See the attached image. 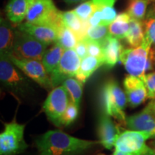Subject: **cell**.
I'll use <instances>...</instances> for the list:
<instances>
[{
	"label": "cell",
	"mask_w": 155,
	"mask_h": 155,
	"mask_svg": "<svg viewBox=\"0 0 155 155\" xmlns=\"http://www.w3.org/2000/svg\"><path fill=\"white\" fill-rule=\"evenodd\" d=\"M98 155H105V154H98ZM113 155H124V154H121V153L120 152H119V151H118V150H114V152Z\"/></svg>",
	"instance_id": "37"
},
{
	"label": "cell",
	"mask_w": 155,
	"mask_h": 155,
	"mask_svg": "<svg viewBox=\"0 0 155 155\" xmlns=\"http://www.w3.org/2000/svg\"><path fill=\"white\" fill-rule=\"evenodd\" d=\"M68 92L63 85L53 88L43 104V110L54 125L61 127V119L70 103Z\"/></svg>",
	"instance_id": "9"
},
{
	"label": "cell",
	"mask_w": 155,
	"mask_h": 155,
	"mask_svg": "<svg viewBox=\"0 0 155 155\" xmlns=\"http://www.w3.org/2000/svg\"><path fill=\"white\" fill-rule=\"evenodd\" d=\"M144 41L148 42L155 50V5L150 6L143 21Z\"/></svg>",
	"instance_id": "24"
},
{
	"label": "cell",
	"mask_w": 155,
	"mask_h": 155,
	"mask_svg": "<svg viewBox=\"0 0 155 155\" xmlns=\"http://www.w3.org/2000/svg\"><path fill=\"white\" fill-rule=\"evenodd\" d=\"M101 103L104 113L125 123L127 98L116 81L109 80L104 83L101 91Z\"/></svg>",
	"instance_id": "4"
},
{
	"label": "cell",
	"mask_w": 155,
	"mask_h": 155,
	"mask_svg": "<svg viewBox=\"0 0 155 155\" xmlns=\"http://www.w3.org/2000/svg\"><path fill=\"white\" fill-rule=\"evenodd\" d=\"M0 80L6 90L19 98H26L34 92L31 79L17 68L8 57L1 56Z\"/></svg>",
	"instance_id": "3"
},
{
	"label": "cell",
	"mask_w": 155,
	"mask_h": 155,
	"mask_svg": "<svg viewBox=\"0 0 155 155\" xmlns=\"http://www.w3.org/2000/svg\"><path fill=\"white\" fill-rule=\"evenodd\" d=\"M10 61L19 68L29 78L42 88L49 91L53 88L49 73L47 72L41 61L32 59H19L10 55Z\"/></svg>",
	"instance_id": "10"
},
{
	"label": "cell",
	"mask_w": 155,
	"mask_h": 155,
	"mask_svg": "<svg viewBox=\"0 0 155 155\" xmlns=\"http://www.w3.org/2000/svg\"><path fill=\"white\" fill-rule=\"evenodd\" d=\"M141 79L144 81L147 88L148 98L155 99V71L146 73Z\"/></svg>",
	"instance_id": "33"
},
{
	"label": "cell",
	"mask_w": 155,
	"mask_h": 155,
	"mask_svg": "<svg viewBox=\"0 0 155 155\" xmlns=\"http://www.w3.org/2000/svg\"><path fill=\"white\" fill-rule=\"evenodd\" d=\"M73 11L81 19L87 21L93 15V13L96 11V8L91 0H88L78 6Z\"/></svg>",
	"instance_id": "30"
},
{
	"label": "cell",
	"mask_w": 155,
	"mask_h": 155,
	"mask_svg": "<svg viewBox=\"0 0 155 155\" xmlns=\"http://www.w3.org/2000/svg\"><path fill=\"white\" fill-rule=\"evenodd\" d=\"M104 65V61L100 58L88 55L82 59L80 68L75 75V78L84 84L88 78L98 68Z\"/></svg>",
	"instance_id": "20"
},
{
	"label": "cell",
	"mask_w": 155,
	"mask_h": 155,
	"mask_svg": "<svg viewBox=\"0 0 155 155\" xmlns=\"http://www.w3.org/2000/svg\"><path fill=\"white\" fill-rule=\"evenodd\" d=\"M32 0H9L5 7L6 15L12 23H22L28 13Z\"/></svg>",
	"instance_id": "18"
},
{
	"label": "cell",
	"mask_w": 155,
	"mask_h": 155,
	"mask_svg": "<svg viewBox=\"0 0 155 155\" xmlns=\"http://www.w3.org/2000/svg\"><path fill=\"white\" fill-rule=\"evenodd\" d=\"M101 12V25H109L116 18V12L114 6L108 5L98 9Z\"/></svg>",
	"instance_id": "31"
},
{
	"label": "cell",
	"mask_w": 155,
	"mask_h": 155,
	"mask_svg": "<svg viewBox=\"0 0 155 155\" xmlns=\"http://www.w3.org/2000/svg\"><path fill=\"white\" fill-rule=\"evenodd\" d=\"M98 144L99 141L78 139L61 130L48 131L35 140L40 155H80Z\"/></svg>",
	"instance_id": "1"
},
{
	"label": "cell",
	"mask_w": 155,
	"mask_h": 155,
	"mask_svg": "<svg viewBox=\"0 0 155 155\" xmlns=\"http://www.w3.org/2000/svg\"><path fill=\"white\" fill-rule=\"evenodd\" d=\"M125 39L131 48H137L140 46L144 40L143 21L131 18L129 30Z\"/></svg>",
	"instance_id": "23"
},
{
	"label": "cell",
	"mask_w": 155,
	"mask_h": 155,
	"mask_svg": "<svg viewBox=\"0 0 155 155\" xmlns=\"http://www.w3.org/2000/svg\"><path fill=\"white\" fill-rule=\"evenodd\" d=\"M17 29L31 35L47 45L57 42L58 30L51 25H35L25 22L17 25Z\"/></svg>",
	"instance_id": "15"
},
{
	"label": "cell",
	"mask_w": 155,
	"mask_h": 155,
	"mask_svg": "<svg viewBox=\"0 0 155 155\" xmlns=\"http://www.w3.org/2000/svg\"><path fill=\"white\" fill-rule=\"evenodd\" d=\"M104 50V65L113 68L120 61L123 50V46L119 39L110 35L101 44Z\"/></svg>",
	"instance_id": "17"
},
{
	"label": "cell",
	"mask_w": 155,
	"mask_h": 155,
	"mask_svg": "<svg viewBox=\"0 0 155 155\" xmlns=\"http://www.w3.org/2000/svg\"><path fill=\"white\" fill-rule=\"evenodd\" d=\"M78 113L79 107L75 105L74 103L71 100L67 109L65 110V113H64L63 117H62L61 127H63V126L68 127V126L71 125V124L73 123L78 116Z\"/></svg>",
	"instance_id": "29"
},
{
	"label": "cell",
	"mask_w": 155,
	"mask_h": 155,
	"mask_svg": "<svg viewBox=\"0 0 155 155\" xmlns=\"http://www.w3.org/2000/svg\"><path fill=\"white\" fill-rule=\"evenodd\" d=\"M62 17L64 25L75 32L78 40L86 38L88 28H90L88 20L83 21L81 19L73 10L62 12Z\"/></svg>",
	"instance_id": "19"
},
{
	"label": "cell",
	"mask_w": 155,
	"mask_h": 155,
	"mask_svg": "<svg viewBox=\"0 0 155 155\" xmlns=\"http://www.w3.org/2000/svg\"><path fill=\"white\" fill-rule=\"evenodd\" d=\"M5 129L0 134V155H17L28 148L24 139L25 124H18L15 119L5 123Z\"/></svg>",
	"instance_id": "7"
},
{
	"label": "cell",
	"mask_w": 155,
	"mask_h": 155,
	"mask_svg": "<svg viewBox=\"0 0 155 155\" xmlns=\"http://www.w3.org/2000/svg\"><path fill=\"white\" fill-rule=\"evenodd\" d=\"M25 19L30 24L51 25L58 30L65 25L62 12L53 0H32Z\"/></svg>",
	"instance_id": "5"
},
{
	"label": "cell",
	"mask_w": 155,
	"mask_h": 155,
	"mask_svg": "<svg viewBox=\"0 0 155 155\" xmlns=\"http://www.w3.org/2000/svg\"><path fill=\"white\" fill-rule=\"evenodd\" d=\"M150 139H152V136L147 131L129 129L119 134L114 147L124 155H152L155 149L146 144Z\"/></svg>",
	"instance_id": "6"
},
{
	"label": "cell",
	"mask_w": 155,
	"mask_h": 155,
	"mask_svg": "<svg viewBox=\"0 0 155 155\" xmlns=\"http://www.w3.org/2000/svg\"><path fill=\"white\" fill-rule=\"evenodd\" d=\"M120 61L128 74L141 78L155 65V50L144 40L139 47L124 50Z\"/></svg>",
	"instance_id": "2"
},
{
	"label": "cell",
	"mask_w": 155,
	"mask_h": 155,
	"mask_svg": "<svg viewBox=\"0 0 155 155\" xmlns=\"http://www.w3.org/2000/svg\"><path fill=\"white\" fill-rule=\"evenodd\" d=\"M48 45L27 32L17 29L15 45L11 55L19 59L41 61Z\"/></svg>",
	"instance_id": "8"
},
{
	"label": "cell",
	"mask_w": 155,
	"mask_h": 155,
	"mask_svg": "<svg viewBox=\"0 0 155 155\" xmlns=\"http://www.w3.org/2000/svg\"><path fill=\"white\" fill-rule=\"evenodd\" d=\"M84 39L87 44L88 55L104 60V50H103L101 44L87 38H85Z\"/></svg>",
	"instance_id": "32"
},
{
	"label": "cell",
	"mask_w": 155,
	"mask_h": 155,
	"mask_svg": "<svg viewBox=\"0 0 155 155\" xmlns=\"http://www.w3.org/2000/svg\"><path fill=\"white\" fill-rule=\"evenodd\" d=\"M152 155H155V152H154V154H153Z\"/></svg>",
	"instance_id": "38"
},
{
	"label": "cell",
	"mask_w": 155,
	"mask_h": 155,
	"mask_svg": "<svg viewBox=\"0 0 155 155\" xmlns=\"http://www.w3.org/2000/svg\"><path fill=\"white\" fill-rule=\"evenodd\" d=\"M120 133L119 127L116 124L111 116L105 113L101 115L98 124V136L101 144L104 148L112 150Z\"/></svg>",
	"instance_id": "14"
},
{
	"label": "cell",
	"mask_w": 155,
	"mask_h": 155,
	"mask_svg": "<svg viewBox=\"0 0 155 155\" xmlns=\"http://www.w3.org/2000/svg\"><path fill=\"white\" fill-rule=\"evenodd\" d=\"M125 124L129 130L147 131L155 138V99L141 111L127 117Z\"/></svg>",
	"instance_id": "12"
},
{
	"label": "cell",
	"mask_w": 155,
	"mask_h": 155,
	"mask_svg": "<svg viewBox=\"0 0 155 155\" xmlns=\"http://www.w3.org/2000/svg\"><path fill=\"white\" fill-rule=\"evenodd\" d=\"M62 85L68 92L71 100L79 107L83 94V83L78 81L76 78L71 77L65 79Z\"/></svg>",
	"instance_id": "26"
},
{
	"label": "cell",
	"mask_w": 155,
	"mask_h": 155,
	"mask_svg": "<svg viewBox=\"0 0 155 155\" xmlns=\"http://www.w3.org/2000/svg\"><path fill=\"white\" fill-rule=\"evenodd\" d=\"M81 63V58L74 49L65 50L57 68L50 74L53 88L60 86L68 78L75 77Z\"/></svg>",
	"instance_id": "11"
},
{
	"label": "cell",
	"mask_w": 155,
	"mask_h": 155,
	"mask_svg": "<svg viewBox=\"0 0 155 155\" xmlns=\"http://www.w3.org/2000/svg\"><path fill=\"white\" fill-rule=\"evenodd\" d=\"M75 50L81 59H83L86 56H88V48H87V44L85 39L78 40L75 48Z\"/></svg>",
	"instance_id": "34"
},
{
	"label": "cell",
	"mask_w": 155,
	"mask_h": 155,
	"mask_svg": "<svg viewBox=\"0 0 155 155\" xmlns=\"http://www.w3.org/2000/svg\"><path fill=\"white\" fill-rule=\"evenodd\" d=\"M131 17L127 12H121L108 25V30L111 36L119 40L127 38L130 27Z\"/></svg>",
	"instance_id": "21"
},
{
	"label": "cell",
	"mask_w": 155,
	"mask_h": 155,
	"mask_svg": "<svg viewBox=\"0 0 155 155\" xmlns=\"http://www.w3.org/2000/svg\"><path fill=\"white\" fill-rule=\"evenodd\" d=\"M93 4L95 6L96 10L98 9L101 8L103 7L108 5L114 6L116 0H91Z\"/></svg>",
	"instance_id": "35"
},
{
	"label": "cell",
	"mask_w": 155,
	"mask_h": 155,
	"mask_svg": "<svg viewBox=\"0 0 155 155\" xmlns=\"http://www.w3.org/2000/svg\"><path fill=\"white\" fill-rule=\"evenodd\" d=\"M123 84L128 104L131 107L140 106L148 98L147 88L140 78L128 75L125 77Z\"/></svg>",
	"instance_id": "13"
},
{
	"label": "cell",
	"mask_w": 155,
	"mask_h": 155,
	"mask_svg": "<svg viewBox=\"0 0 155 155\" xmlns=\"http://www.w3.org/2000/svg\"><path fill=\"white\" fill-rule=\"evenodd\" d=\"M16 30L7 19L1 18L0 23V53L1 56L9 57L12 54Z\"/></svg>",
	"instance_id": "16"
},
{
	"label": "cell",
	"mask_w": 155,
	"mask_h": 155,
	"mask_svg": "<svg viewBox=\"0 0 155 155\" xmlns=\"http://www.w3.org/2000/svg\"><path fill=\"white\" fill-rule=\"evenodd\" d=\"M78 42V39L76 35L67 26L63 25L58 30V36L56 42L62 46L65 50L75 48Z\"/></svg>",
	"instance_id": "27"
},
{
	"label": "cell",
	"mask_w": 155,
	"mask_h": 155,
	"mask_svg": "<svg viewBox=\"0 0 155 155\" xmlns=\"http://www.w3.org/2000/svg\"><path fill=\"white\" fill-rule=\"evenodd\" d=\"M64 51L65 49L55 42L49 50H47L45 52L42 62L49 75L57 68Z\"/></svg>",
	"instance_id": "22"
},
{
	"label": "cell",
	"mask_w": 155,
	"mask_h": 155,
	"mask_svg": "<svg viewBox=\"0 0 155 155\" xmlns=\"http://www.w3.org/2000/svg\"><path fill=\"white\" fill-rule=\"evenodd\" d=\"M152 0H129L127 12L131 18L144 21L149 5Z\"/></svg>",
	"instance_id": "25"
},
{
	"label": "cell",
	"mask_w": 155,
	"mask_h": 155,
	"mask_svg": "<svg viewBox=\"0 0 155 155\" xmlns=\"http://www.w3.org/2000/svg\"><path fill=\"white\" fill-rule=\"evenodd\" d=\"M110 35L108 25H98L88 28L86 38L102 44Z\"/></svg>",
	"instance_id": "28"
},
{
	"label": "cell",
	"mask_w": 155,
	"mask_h": 155,
	"mask_svg": "<svg viewBox=\"0 0 155 155\" xmlns=\"http://www.w3.org/2000/svg\"><path fill=\"white\" fill-rule=\"evenodd\" d=\"M65 2L68 4H76L79 2H85L86 0H64Z\"/></svg>",
	"instance_id": "36"
}]
</instances>
